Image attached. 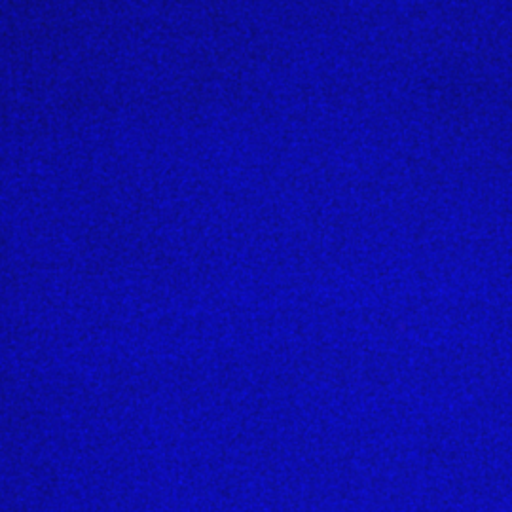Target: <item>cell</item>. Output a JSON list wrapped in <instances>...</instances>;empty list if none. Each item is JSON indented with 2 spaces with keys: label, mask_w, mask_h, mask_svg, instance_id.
I'll use <instances>...</instances> for the list:
<instances>
[]
</instances>
